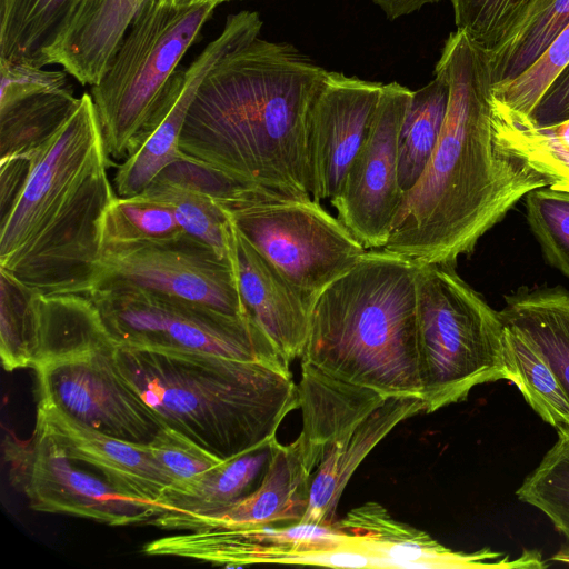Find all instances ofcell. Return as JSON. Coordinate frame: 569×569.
<instances>
[{"label":"cell","instance_id":"1","mask_svg":"<svg viewBox=\"0 0 569 569\" xmlns=\"http://www.w3.org/2000/svg\"><path fill=\"white\" fill-rule=\"evenodd\" d=\"M435 73L449 88L435 151L403 193L383 249L416 264L456 266L529 192L550 180L497 141L488 49L451 32Z\"/></svg>","mask_w":569,"mask_h":569},{"label":"cell","instance_id":"2","mask_svg":"<svg viewBox=\"0 0 569 569\" xmlns=\"http://www.w3.org/2000/svg\"><path fill=\"white\" fill-rule=\"evenodd\" d=\"M327 72L289 43L256 37L239 44L199 86L179 140L182 159L311 199L309 117Z\"/></svg>","mask_w":569,"mask_h":569},{"label":"cell","instance_id":"3","mask_svg":"<svg viewBox=\"0 0 569 569\" xmlns=\"http://www.w3.org/2000/svg\"><path fill=\"white\" fill-rule=\"evenodd\" d=\"M91 94L30 154L27 179L1 213L0 268L47 295H88L102 217L116 198Z\"/></svg>","mask_w":569,"mask_h":569},{"label":"cell","instance_id":"4","mask_svg":"<svg viewBox=\"0 0 569 569\" xmlns=\"http://www.w3.org/2000/svg\"><path fill=\"white\" fill-rule=\"evenodd\" d=\"M126 379L164 426L222 461L276 438L298 407L291 373L218 355L117 346Z\"/></svg>","mask_w":569,"mask_h":569},{"label":"cell","instance_id":"5","mask_svg":"<svg viewBox=\"0 0 569 569\" xmlns=\"http://www.w3.org/2000/svg\"><path fill=\"white\" fill-rule=\"evenodd\" d=\"M416 270L367 249L315 300L301 362L388 397H420Z\"/></svg>","mask_w":569,"mask_h":569},{"label":"cell","instance_id":"6","mask_svg":"<svg viewBox=\"0 0 569 569\" xmlns=\"http://www.w3.org/2000/svg\"><path fill=\"white\" fill-rule=\"evenodd\" d=\"M218 4L144 0L140 6L103 76L91 87L110 157L129 158L164 119L181 84L180 61Z\"/></svg>","mask_w":569,"mask_h":569},{"label":"cell","instance_id":"7","mask_svg":"<svg viewBox=\"0 0 569 569\" xmlns=\"http://www.w3.org/2000/svg\"><path fill=\"white\" fill-rule=\"evenodd\" d=\"M418 367L425 412L463 401L483 383L509 380L505 326L456 272V266L417 264Z\"/></svg>","mask_w":569,"mask_h":569},{"label":"cell","instance_id":"8","mask_svg":"<svg viewBox=\"0 0 569 569\" xmlns=\"http://www.w3.org/2000/svg\"><path fill=\"white\" fill-rule=\"evenodd\" d=\"M191 172L234 228L312 303L367 250L312 198L242 184L198 164Z\"/></svg>","mask_w":569,"mask_h":569},{"label":"cell","instance_id":"9","mask_svg":"<svg viewBox=\"0 0 569 569\" xmlns=\"http://www.w3.org/2000/svg\"><path fill=\"white\" fill-rule=\"evenodd\" d=\"M86 296L117 346L212 353L290 373V361L250 315H229L122 281L103 282Z\"/></svg>","mask_w":569,"mask_h":569},{"label":"cell","instance_id":"10","mask_svg":"<svg viewBox=\"0 0 569 569\" xmlns=\"http://www.w3.org/2000/svg\"><path fill=\"white\" fill-rule=\"evenodd\" d=\"M116 348L107 345L36 369L39 405L109 437L148 445L164 425L120 371Z\"/></svg>","mask_w":569,"mask_h":569},{"label":"cell","instance_id":"11","mask_svg":"<svg viewBox=\"0 0 569 569\" xmlns=\"http://www.w3.org/2000/svg\"><path fill=\"white\" fill-rule=\"evenodd\" d=\"M107 281L131 283L233 316L250 315L233 262L188 233L171 241L100 249L92 290Z\"/></svg>","mask_w":569,"mask_h":569},{"label":"cell","instance_id":"12","mask_svg":"<svg viewBox=\"0 0 569 569\" xmlns=\"http://www.w3.org/2000/svg\"><path fill=\"white\" fill-rule=\"evenodd\" d=\"M412 92L397 82L383 84L371 126L339 191L330 199L338 219L366 249L383 248L401 203L398 144Z\"/></svg>","mask_w":569,"mask_h":569},{"label":"cell","instance_id":"13","mask_svg":"<svg viewBox=\"0 0 569 569\" xmlns=\"http://www.w3.org/2000/svg\"><path fill=\"white\" fill-rule=\"evenodd\" d=\"M16 481L36 511L68 513L109 526L150 522L158 505L124 495L100 476L83 471L64 448L39 430L16 447Z\"/></svg>","mask_w":569,"mask_h":569},{"label":"cell","instance_id":"14","mask_svg":"<svg viewBox=\"0 0 569 569\" xmlns=\"http://www.w3.org/2000/svg\"><path fill=\"white\" fill-rule=\"evenodd\" d=\"M383 84L328 71L309 117L310 194L320 202L340 189L371 126Z\"/></svg>","mask_w":569,"mask_h":569},{"label":"cell","instance_id":"15","mask_svg":"<svg viewBox=\"0 0 569 569\" xmlns=\"http://www.w3.org/2000/svg\"><path fill=\"white\" fill-rule=\"evenodd\" d=\"M347 535L331 526L300 521L287 527L231 526L203 528L148 542L149 556L183 557L214 565L300 563L311 552L346 546Z\"/></svg>","mask_w":569,"mask_h":569},{"label":"cell","instance_id":"16","mask_svg":"<svg viewBox=\"0 0 569 569\" xmlns=\"http://www.w3.org/2000/svg\"><path fill=\"white\" fill-rule=\"evenodd\" d=\"M262 21L256 11L228 16L221 33L183 69L174 101L164 119L142 146L118 167L117 196L143 192L169 166L182 160L179 140L190 104L209 70L229 51L260 34Z\"/></svg>","mask_w":569,"mask_h":569},{"label":"cell","instance_id":"17","mask_svg":"<svg viewBox=\"0 0 569 569\" xmlns=\"http://www.w3.org/2000/svg\"><path fill=\"white\" fill-rule=\"evenodd\" d=\"M0 156H30L70 116L80 98L67 72L0 59Z\"/></svg>","mask_w":569,"mask_h":569},{"label":"cell","instance_id":"18","mask_svg":"<svg viewBox=\"0 0 569 569\" xmlns=\"http://www.w3.org/2000/svg\"><path fill=\"white\" fill-rule=\"evenodd\" d=\"M313 471L299 437L286 446L277 441L261 483L242 500L213 513L171 519L153 518L150 523L178 531L298 523L308 511Z\"/></svg>","mask_w":569,"mask_h":569},{"label":"cell","instance_id":"19","mask_svg":"<svg viewBox=\"0 0 569 569\" xmlns=\"http://www.w3.org/2000/svg\"><path fill=\"white\" fill-rule=\"evenodd\" d=\"M36 430L52 437L70 458L90 466L124 495L158 505L163 490L171 485L147 445L103 435L53 407L38 405Z\"/></svg>","mask_w":569,"mask_h":569},{"label":"cell","instance_id":"20","mask_svg":"<svg viewBox=\"0 0 569 569\" xmlns=\"http://www.w3.org/2000/svg\"><path fill=\"white\" fill-rule=\"evenodd\" d=\"M231 230V258L248 312L289 361L301 357L313 303L232 223Z\"/></svg>","mask_w":569,"mask_h":569},{"label":"cell","instance_id":"21","mask_svg":"<svg viewBox=\"0 0 569 569\" xmlns=\"http://www.w3.org/2000/svg\"><path fill=\"white\" fill-rule=\"evenodd\" d=\"M336 525V523H335ZM351 545L373 557V567L387 568H517V559L488 548L456 552L427 533L393 520L378 503L352 510L336 525Z\"/></svg>","mask_w":569,"mask_h":569},{"label":"cell","instance_id":"22","mask_svg":"<svg viewBox=\"0 0 569 569\" xmlns=\"http://www.w3.org/2000/svg\"><path fill=\"white\" fill-rule=\"evenodd\" d=\"M420 412H425L420 397L390 396L330 445L313 471L309 507L302 521L333 525L340 497L362 460L397 425Z\"/></svg>","mask_w":569,"mask_h":569},{"label":"cell","instance_id":"23","mask_svg":"<svg viewBox=\"0 0 569 569\" xmlns=\"http://www.w3.org/2000/svg\"><path fill=\"white\" fill-rule=\"evenodd\" d=\"M302 412V442L308 463L315 470L330 445L381 406L388 396L350 383L301 362L297 386Z\"/></svg>","mask_w":569,"mask_h":569},{"label":"cell","instance_id":"24","mask_svg":"<svg viewBox=\"0 0 569 569\" xmlns=\"http://www.w3.org/2000/svg\"><path fill=\"white\" fill-rule=\"evenodd\" d=\"M144 0H81L44 66L60 64L82 84L99 82Z\"/></svg>","mask_w":569,"mask_h":569},{"label":"cell","instance_id":"25","mask_svg":"<svg viewBox=\"0 0 569 569\" xmlns=\"http://www.w3.org/2000/svg\"><path fill=\"white\" fill-rule=\"evenodd\" d=\"M276 442L274 438L253 450L222 461L194 479L168 486L157 501L162 512L154 518L204 516L242 500L261 483Z\"/></svg>","mask_w":569,"mask_h":569},{"label":"cell","instance_id":"26","mask_svg":"<svg viewBox=\"0 0 569 569\" xmlns=\"http://www.w3.org/2000/svg\"><path fill=\"white\" fill-rule=\"evenodd\" d=\"M32 368L114 343L86 295H47L33 290Z\"/></svg>","mask_w":569,"mask_h":569},{"label":"cell","instance_id":"27","mask_svg":"<svg viewBox=\"0 0 569 569\" xmlns=\"http://www.w3.org/2000/svg\"><path fill=\"white\" fill-rule=\"evenodd\" d=\"M499 315L540 352L569 397V291L562 286L520 288L505 297Z\"/></svg>","mask_w":569,"mask_h":569},{"label":"cell","instance_id":"28","mask_svg":"<svg viewBox=\"0 0 569 569\" xmlns=\"http://www.w3.org/2000/svg\"><path fill=\"white\" fill-rule=\"evenodd\" d=\"M569 23V0H529L488 49L492 82H509L530 68Z\"/></svg>","mask_w":569,"mask_h":569},{"label":"cell","instance_id":"29","mask_svg":"<svg viewBox=\"0 0 569 569\" xmlns=\"http://www.w3.org/2000/svg\"><path fill=\"white\" fill-rule=\"evenodd\" d=\"M143 192L168 203L186 233L232 261L231 222L194 178L186 160L169 166Z\"/></svg>","mask_w":569,"mask_h":569},{"label":"cell","instance_id":"30","mask_svg":"<svg viewBox=\"0 0 569 569\" xmlns=\"http://www.w3.org/2000/svg\"><path fill=\"white\" fill-rule=\"evenodd\" d=\"M80 0H0V59L44 67Z\"/></svg>","mask_w":569,"mask_h":569},{"label":"cell","instance_id":"31","mask_svg":"<svg viewBox=\"0 0 569 569\" xmlns=\"http://www.w3.org/2000/svg\"><path fill=\"white\" fill-rule=\"evenodd\" d=\"M448 97V83L438 73L425 87L412 92L398 144V180L403 193L418 182L435 151Z\"/></svg>","mask_w":569,"mask_h":569},{"label":"cell","instance_id":"32","mask_svg":"<svg viewBox=\"0 0 569 569\" xmlns=\"http://www.w3.org/2000/svg\"><path fill=\"white\" fill-rule=\"evenodd\" d=\"M503 353L509 381L517 386L531 409L555 428L569 426V397L556 373L537 349L507 326Z\"/></svg>","mask_w":569,"mask_h":569},{"label":"cell","instance_id":"33","mask_svg":"<svg viewBox=\"0 0 569 569\" xmlns=\"http://www.w3.org/2000/svg\"><path fill=\"white\" fill-rule=\"evenodd\" d=\"M186 234L168 203L144 192L119 197L108 206L100 226V249L164 242Z\"/></svg>","mask_w":569,"mask_h":569},{"label":"cell","instance_id":"34","mask_svg":"<svg viewBox=\"0 0 569 569\" xmlns=\"http://www.w3.org/2000/svg\"><path fill=\"white\" fill-rule=\"evenodd\" d=\"M569 63V23L546 52L516 79L492 87L495 114L528 127L531 113L551 82Z\"/></svg>","mask_w":569,"mask_h":569},{"label":"cell","instance_id":"35","mask_svg":"<svg viewBox=\"0 0 569 569\" xmlns=\"http://www.w3.org/2000/svg\"><path fill=\"white\" fill-rule=\"evenodd\" d=\"M556 430V442L523 479L516 496L541 511L569 543V426Z\"/></svg>","mask_w":569,"mask_h":569},{"label":"cell","instance_id":"36","mask_svg":"<svg viewBox=\"0 0 569 569\" xmlns=\"http://www.w3.org/2000/svg\"><path fill=\"white\" fill-rule=\"evenodd\" d=\"M32 292L0 268V356L7 371L32 368Z\"/></svg>","mask_w":569,"mask_h":569},{"label":"cell","instance_id":"37","mask_svg":"<svg viewBox=\"0 0 569 569\" xmlns=\"http://www.w3.org/2000/svg\"><path fill=\"white\" fill-rule=\"evenodd\" d=\"M525 198L527 222L545 259L569 278V192L546 187Z\"/></svg>","mask_w":569,"mask_h":569},{"label":"cell","instance_id":"38","mask_svg":"<svg viewBox=\"0 0 569 569\" xmlns=\"http://www.w3.org/2000/svg\"><path fill=\"white\" fill-rule=\"evenodd\" d=\"M492 126L501 147L525 159L545 174L552 190L569 192V147L497 116L492 111Z\"/></svg>","mask_w":569,"mask_h":569},{"label":"cell","instance_id":"39","mask_svg":"<svg viewBox=\"0 0 569 569\" xmlns=\"http://www.w3.org/2000/svg\"><path fill=\"white\" fill-rule=\"evenodd\" d=\"M148 449L171 479V485L182 483L222 462L219 458L178 430L163 426Z\"/></svg>","mask_w":569,"mask_h":569},{"label":"cell","instance_id":"40","mask_svg":"<svg viewBox=\"0 0 569 569\" xmlns=\"http://www.w3.org/2000/svg\"><path fill=\"white\" fill-rule=\"evenodd\" d=\"M457 29L490 49L529 0H450Z\"/></svg>","mask_w":569,"mask_h":569},{"label":"cell","instance_id":"41","mask_svg":"<svg viewBox=\"0 0 569 569\" xmlns=\"http://www.w3.org/2000/svg\"><path fill=\"white\" fill-rule=\"evenodd\" d=\"M569 118V63L551 82L536 108L533 109L529 126L546 127L561 122Z\"/></svg>","mask_w":569,"mask_h":569},{"label":"cell","instance_id":"42","mask_svg":"<svg viewBox=\"0 0 569 569\" xmlns=\"http://www.w3.org/2000/svg\"><path fill=\"white\" fill-rule=\"evenodd\" d=\"M378 4L389 20L409 14L421 9L428 3H436L441 0H372Z\"/></svg>","mask_w":569,"mask_h":569},{"label":"cell","instance_id":"43","mask_svg":"<svg viewBox=\"0 0 569 569\" xmlns=\"http://www.w3.org/2000/svg\"><path fill=\"white\" fill-rule=\"evenodd\" d=\"M531 128H535L539 133L569 147V118L550 126Z\"/></svg>","mask_w":569,"mask_h":569},{"label":"cell","instance_id":"44","mask_svg":"<svg viewBox=\"0 0 569 569\" xmlns=\"http://www.w3.org/2000/svg\"><path fill=\"white\" fill-rule=\"evenodd\" d=\"M553 562L569 565V543L563 545L559 551L551 558Z\"/></svg>","mask_w":569,"mask_h":569},{"label":"cell","instance_id":"45","mask_svg":"<svg viewBox=\"0 0 569 569\" xmlns=\"http://www.w3.org/2000/svg\"><path fill=\"white\" fill-rule=\"evenodd\" d=\"M207 1H217L219 3H222V0H174L176 4L179 7H186L190 4H194L198 2H207Z\"/></svg>","mask_w":569,"mask_h":569},{"label":"cell","instance_id":"46","mask_svg":"<svg viewBox=\"0 0 569 569\" xmlns=\"http://www.w3.org/2000/svg\"><path fill=\"white\" fill-rule=\"evenodd\" d=\"M222 1L224 2V1H231V0H222Z\"/></svg>","mask_w":569,"mask_h":569},{"label":"cell","instance_id":"47","mask_svg":"<svg viewBox=\"0 0 569 569\" xmlns=\"http://www.w3.org/2000/svg\"><path fill=\"white\" fill-rule=\"evenodd\" d=\"M563 144V143H562ZM568 147V146H567Z\"/></svg>","mask_w":569,"mask_h":569}]
</instances>
